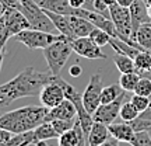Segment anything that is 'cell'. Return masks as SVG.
I'll use <instances>...</instances> for the list:
<instances>
[{"label": "cell", "mask_w": 151, "mask_h": 146, "mask_svg": "<svg viewBox=\"0 0 151 146\" xmlns=\"http://www.w3.org/2000/svg\"><path fill=\"white\" fill-rule=\"evenodd\" d=\"M55 76L49 72H38L32 66L25 68L22 72L0 86V104L1 107L10 105L18 98L24 97H35L48 83L53 81Z\"/></svg>", "instance_id": "6da1fadb"}, {"label": "cell", "mask_w": 151, "mask_h": 146, "mask_svg": "<svg viewBox=\"0 0 151 146\" xmlns=\"http://www.w3.org/2000/svg\"><path fill=\"white\" fill-rule=\"evenodd\" d=\"M49 108L45 105H27L0 115V128L13 134L34 131L38 125L46 121Z\"/></svg>", "instance_id": "7a4b0ae2"}, {"label": "cell", "mask_w": 151, "mask_h": 146, "mask_svg": "<svg viewBox=\"0 0 151 146\" xmlns=\"http://www.w3.org/2000/svg\"><path fill=\"white\" fill-rule=\"evenodd\" d=\"M43 56L46 59L49 72L53 76H60V72L65 68L66 62L69 60L73 48H71V41L69 38H63L60 41H56L48 48L42 49Z\"/></svg>", "instance_id": "3957f363"}, {"label": "cell", "mask_w": 151, "mask_h": 146, "mask_svg": "<svg viewBox=\"0 0 151 146\" xmlns=\"http://www.w3.org/2000/svg\"><path fill=\"white\" fill-rule=\"evenodd\" d=\"M109 14H111V20L113 21V25H115L116 33H118L116 38H120V39L126 41L130 45L144 51L139 44L132 39L133 25H132V16H130L129 7H123V6L115 3V4L109 6Z\"/></svg>", "instance_id": "277c9868"}, {"label": "cell", "mask_w": 151, "mask_h": 146, "mask_svg": "<svg viewBox=\"0 0 151 146\" xmlns=\"http://www.w3.org/2000/svg\"><path fill=\"white\" fill-rule=\"evenodd\" d=\"M14 38L18 42L24 44L28 49H45L56 41H60L67 37H65L63 34H52L41 31V30H35V28H28V30L18 33Z\"/></svg>", "instance_id": "5b68a950"}, {"label": "cell", "mask_w": 151, "mask_h": 146, "mask_svg": "<svg viewBox=\"0 0 151 146\" xmlns=\"http://www.w3.org/2000/svg\"><path fill=\"white\" fill-rule=\"evenodd\" d=\"M20 10L27 17V20L31 24V28L46 31V33H53L56 30L53 21L49 18L45 10L41 9L35 3V0H21V9Z\"/></svg>", "instance_id": "8992f818"}, {"label": "cell", "mask_w": 151, "mask_h": 146, "mask_svg": "<svg viewBox=\"0 0 151 146\" xmlns=\"http://www.w3.org/2000/svg\"><path fill=\"white\" fill-rule=\"evenodd\" d=\"M104 90L102 76L101 73H94L90 77L86 90L83 93V103L84 107L90 114H94L95 110L101 105V94Z\"/></svg>", "instance_id": "52a82bcc"}, {"label": "cell", "mask_w": 151, "mask_h": 146, "mask_svg": "<svg viewBox=\"0 0 151 146\" xmlns=\"http://www.w3.org/2000/svg\"><path fill=\"white\" fill-rule=\"evenodd\" d=\"M126 100H130V97L127 96V92H123L115 101H112V103L101 104V105L95 110V113L92 114L94 121L102 122V124H105V125H111L112 122H115V119L119 117L122 104H123Z\"/></svg>", "instance_id": "ba28073f"}, {"label": "cell", "mask_w": 151, "mask_h": 146, "mask_svg": "<svg viewBox=\"0 0 151 146\" xmlns=\"http://www.w3.org/2000/svg\"><path fill=\"white\" fill-rule=\"evenodd\" d=\"M71 48L73 52L87 59H106L108 56L102 52V48L97 45L90 37L76 38L71 41Z\"/></svg>", "instance_id": "9c48e42d"}, {"label": "cell", "mask_w": 151, "mask_h": 146, "mask_svg": "<svg viewBox=\"0 0 151 146\" xmlns=\"http://www.w3.org/2000/svg\"><path fill=\"white\" fill-rule=\"evenodd\" d=\"M56 77L58 76H55L53 81L48 83L39 93V100H41L42 105H45L46 108H53L56 105H59L63 100H66L65 90L58 83Z\"/></svg>", "instance_id": "30bf717a"}, {"label": "cell", "mask_w": 151, "mask_h": 146, "mask_svg": "<svg viewBox=\"0 0 151 146\" xmlns=\"http://www.w3.org/2000/svg\"><path fill=\"white\" fill-rule=\"evenodd\" d=\"M129 10H130V16H132V25H133L132 39L134 41L137 30H139L141 25L151 23V18H150V14H148V6L146 4L144 0H134L133 4L129 7Z\"/></svg>", "instance_id": "8fae6325"}, {"label": "cell", "mask_w": 151, "mask_h": 146, "mask_svg": "<svg viewBox=\"0 0 151 146\" xmlns=\"http://www.w3.org/2000/svg\"><path fill=\"white\" fill-rule=\"evenodd\" d=\"M4 17L11 37H16L18 33L31 28V24L27 20V17L24 16L22 11L18 10V9H7L4 13Z\"/></svg>", "instance_id": "7c38bea8"}, {"label": "cell", "mask_w": 151, "mask_h": 146, "mask_svg": "<svg viewBox=\"0 0 151 146\" xmlns=\"http://www.w3.org/2000/svg\"><path fill=\"white\" fill-rule=\"evenodd\" d=\"M77 118V108L69 98L63 100L59 105L53 108H49L46 114V121H53V119H74Z\"/></svg>", "instance_id": "4fadbf2b"}, {"label": "cell", "mask_w": 151, "mask_h": 146, "mask_svg": "<svg viewBox=\"0 0 151 146\" xmlns=\"http://www.w3.org/2000/svg\"><path fill=\"white\" fill-rule=\"evenodd\" d=\"M35 3L43 10L66 16H73L76 10L69 4V0H35Z\"/></svg>", "instance_id": "5bb4252c"}, {"label": "cell", "mask_w": 151, "mask_h": 146, "mask_svg": "<svg viewBox=\"0 0 151 146\" xmlns=\"http://www.w3.org/2000/svg\"><path fill=\"white\" fill-rule=\"evenodd\" d=\"M108 129L111 132V136L118 139L119 142H126V143H130L136 135V131L133 129V126L130 125V122H126V121L122 124L112 122L111 125H108Z\"/></svg>", "instance_id": "9a60e30c"}, {"label": "cell", "mask_w": 151, "mask_h": 146, "mask_svg": "<svg viewBox=\"0 0 151 146\" xmlns=\"http://www.w3.org/2000/svg\"><path fill=\"white\" fill-rule=\"evenodd\" d=\"M109 138H111V132L108 129V125L94 121L92 128L88 134V146H99L105 141H108Z\"/></svg>", "instance_id": "2e32d148"}, {"label": "cell", "mask_w": 151, "mask_h": 146, "mask_svg": "<svg viewBox=\"0 0 151 146\" xmlns=\"http://www.w3.org/2000/svg\"><path fill=\"white\" fill-rule=\"evenodd\" d=\"M45 13L49 16V18L53 21L56 30L59 31L60 34H63L65 37H67L70 41L76 39V35L73 33V30L70 27V20H69V16L66 14H58V13H52V11L45 10Z\"/></svg>", "instance_id": "e0dca14e"}, {"label": "cell", "mask_w": 151, "mask_h": 146, "mask_svg": "<svg viewBox=\"0 0 151 146\" xmlns=\"http://www.w3.org/2000/svg\"><path fill=\"white\" fill-rule=\"evenodd\" d=\"M70 20V27L74 33L76 38H81V37H90L91 31L95 28V25L90 23L88 20L78 16H69Z\"/></svg>", "instance_id": "ac0fdd59"}, {"label": "cell", "mask_w": 151, "mask_h": 146, "mask_svg": "<svg viewBox=\"0 0 151 146\" xmlns=\"http://www.w3.org/2000/svg\"><path fill=\"white\" fill-rule=\"evenodd\" d=\"M34 135H35V142L37 141H49V139H56L59 138V134L56 132L53 125L50 121H45L41 125H38L34 129ZM35 145V143H34Z\"/></svg>", "instance_id": "d6986e66"}, {"label": "cell", "mask_w": 151, "mask_h": 146, "mask_svg": "<svg viewBox=\"0 0 151 146\" xmlns=\"http://www.w3.org/2000/svg\"><path fill=\"white\" fill-rule=\"evenodd\" d=\"M109 45L113 48V51H115V52L124 54V55H127V56H130V58H133V59H134L136 56L139 55V52H141V49L136 48V46H133V45L127 44L126 41L120 39V38H116V37L111 38Z\"/></svg>", "instance_id": "ffe728a7"}, {"label": "cell", "mask_w": 151, "mask_h": 146, "mask_svg": "<svg viewBox=\"0 0 151 146\" xmlns=\"http://www.w3.org/2000/svg\"><path fill=\"white\" fill-rule=\"evenodd\" d=\"M113 63L116 65L118 70L120 73H129V72H136V65H134V59L130 58L124 54H116L113 55Z\"/></svg>", "instance_id": "44dd1931"}, {"label": "cell", "mask_w": 151, "mask_h": 146, "mask_svg": "<svg viewBox=\"0 0 151 146\" xmlns=\"http://www.w3.org/2000/svg\"><path fill=\"white\" fill-rule=\"evenodd\" d=\"M134 41L144 51H151V25L150 24H144V25H141L137 30Z\"/></svg>", "instance_id": "7402d4cb"}, {"label": "cell", "mask_w": 151, "mask_h": 146, "mask_svg": "<svg viewBox=\"0 0 151 146\" xmlns=\"http://www.w3.org/2000/svg\"><path fill=\"white\" fill-rule=\"evenodd\" d=\"M141 76L137 73V72H129V73H120V79H119V84L123 89L124 92H133L134 93V89L137 86V83L140 80Z\"/></svg>", "instance_id": "603a6c76"}, {"label": "cell", "mask_w": 151, "mask_h": 146, "mask_svg": "<svg viewBox=\"0 0 151 146\" xmlns=\"http://www.w3.org/2000/svg\"><path fill=\"white\" fill-rule=\"evenodd\" d=\"M35 143V135L34 131H27L21 134H14L13 138L7 142V146H29Z\"/></svg>", "instance_id": "cb8c5ba5"}, {"label": "cell", "mask_w": 151, "mask_h": 146, "mask_svg": "<svg viewBox=\"0 0 151 146\" xmlns=\"http://www.w3.org/2000/svg\"><path fill=\"white\" fill-rule=\"evenodd\" d=\"M123 92L124 90L120 87V84H109V86L104 87L102 94H101V104L112 103V101H115Z\"/></svg>", "instance_id": "d4e9b609"}, {"label": "cell", "mask_w": 151, "mask_h": 146, "mask_svg": "<svg viewBox=\"0 0 151 146\" xmlns=\"http://www.w3.org/2000/svg\"><path fill=\"white\" fill-rule=\"evenodd\" d=\"M134 65H136V72L139 75L148 70L151 68V52L150 51H141V52H139V55L134 58Z\"/></svg>", "instance_id": "484cf974"}, {"label": "cell", "mask_w": 151, "mask_h": 146, "mask_svg": "<svg viewBox=\"0 0 151 146\" xmlns=\"http://www.w3.org/2000/svg\"><path fill=\"white\" fill-rule=\"evenodd\" d=\"M140 115L139 113V110L136 108L133 103L130 101V100H126L123 104H122V108H120V113H119V117L126 121V122H130V121H133L136 119L137 117Z\"/></svg>", "instance_id": "4316f807"}, {"label": "cell", "mask_w": 151, "mask_h": 146, "mask_svg": "<svg viewBox=\"0 0 151 146\" xmlns=\"http://www.w3.org/2000/svg\"><path fill=\"white\" fill-rule=\"evenodd\" d=\"M90 38H91L97 45H99V46L102 48V46H105V45H109V41H111V38L112 37H111L106 31H104L102 28L95 27L91 31V34H90Z\"/></svg>", "instance_id": "83f0119b"}, {"label": "cell", "mask_w": 151, "mask_h": 146, "mask_svg": "<svg viewBox=\"0 0 151 146\" xmlns=\"http://www.w3.org/2000/svg\"><path fill=\"white\" fill-rule=\"evenodd\" d=\"M76 121H77V118H74V119H53V121H50V122L53 125V128L56 129V132H58L59 135H62V134H65L66 131L74 128Z\"/></svg>", "instance_id": "f1b7e54d"}, {"label": "cell", "mask_w": 151, "mask_h": 146, "mask_svg": "<svg viewBox=\"0 0 151 146\" xmlns=\"http://www.w3.org/2000/svg\"><path fill=\"white\" fill-rule=\"evenodd\" d=\"M132 146H151V136L147 131H139L136 132L134 138L130 142Z\"/></svg>", "instance_id": "f546056e"}, {"label": "cell", "mask_w": 151, "mask_h": 146, "mask_svg": "<svg viewBox=\"0 0 151 146\" xmlns=\"http://www.w3.org/2000/svg\"><path fill=\"white\" fill-rule=\"evenodd\" d=\"M136 94H140V96H146L150 97L151 96V79L147 77H140V80L137 83V86L134 89Z\"/></svg>", "instance_id": "4dcf8cb0"}, {"label": "cell", "mask_w": 151, "mask_h": 146, "mask_svg": "<svg viewBox=\"0 0 151 146\" xmlns=\"http://www.w3.org/2000/svg\"><path fill=\"white\" fill-rule=\"evenodd\" d=\"M130 101L133 103L136 108L139 110V113H143V111H146L147 107H148V104H150V97H146V96H140V94H133L132 97H130Z\"/></svg>", "instance_id": "1f68e13d"}, {"label": "cell", "mask_w": 151, "mask_h": 146, "mask_svg": "<svg viewBox=\"0 0 151 146\" xmlns=\"http://www.w3.org/2000/svg\"><path fill=\"white\" fill-rule=\"evenodd\" d=\"M92 9L98 13H101L102 16H105L106 18H111V14H109V6L104 1V0H94L92 1Z\"/></svg>", "instance_id": "d6a6232c"}, {"label": "cell", "mask_w": 151, "mask_h": 146, "mask_svg": "<svg viewBox=\"0 0 151 146\" xmlns=\"http://www.w3.org/2000/svg\"><path fill=\"white\" fill-rule=\"evenodd\" d=\"M69 4L73 7V9H81V7H84V9H92V4L88 1V0H69ZM94 10V9H92Z\"/></svg>", "instance_id": "836d02e7"}, {"label": "cell", "mask_w": 151, "mask_h": 146, "mask_svg": "<svg viewBox=\"0 0 151 146\" xmlns=\"http://www.w3.org/2000/svg\"><path fill=\"white\" fill-rule=\"evenodd\" d=\"M13 132L7 129H3V128H0V143H7V142L10 141L11 138H13Z\"/></svg>", "instance_id": "e575fe53"}, {"label": "cell", "mask_w": 151, "mask_h": 146, "mask_svg": "<svg viewBox=\"0 0 151 146\" xmlns=\"http://www.w3.org/2000/svg\"><path fill=\"white\" fill-rule=\"evenodd\" d=\"M69 73H70L71 77H80L81 73H83V69H81V66L78 65V63H74V65L69 69Z\"/></svg>", "instance_id": "d590c367"}, {"label": "cell", "mask_w": 151, "mask_h": 146, "mask_svg": "<svg viewBox=\"0 0 151 146\" xmlns=\"http://www.w3.org/2000/svg\"><path fill=\"white\" fill-rule=\"evenodd\" d=\"M139 118H141V119H151V100H150V104H148L147 110L146 111H143V113L139 115Z\"/></svg>", "instance_id": "8d00e7d4"}, {"label": "cell", "mask_w": 151, "mask_h": 146, "mask_svg": "<svg viewBox=\"0 0 151 146\" xmlns=\"http://www.w3.org/2000/svg\"><path fill=\"white\" fill-rule=\"evenodd\" d=\"M99 146H119V141L118 139H115L113 136H111L108 141H105L102 145H99Z\"/></svg>", "instance_id": "74e56055"}, {"label": "cell", "mask_w": 151, "mask_h": 146, "mask_svg": "<svg viewBox=\"0 0 151 146\" xmlns=\"http://www.w3.org/2000/svg\"><path fill=\"white\" fill-rule=\"evenodd\" d=\"M133 1H134V0H116V3L120 6H123V7H130V6L133 4Z\"/></svg>", "instance_id": "f35d334b"}, {"label": "cell", "mask_w": 151, "mask_h": 146, "mask_svg": "<svg viewBox=\"0 0 151 146\" xmlns=\"http://www.w3.org/2000/svg\"><path fill=\"white\" fill-rule=\"evenodd\" d=\"M4 48H6V45H0V70H1V65H3V58H4Z\"/></svg>", "instance_id": "ab89813d"}, {"label": "cell", "mask_w": 151, "mask_h": 146, "mask_svg": "<svg viewBox=\"0 0 151 146\" xmlns=\"http://www.w3.org/2000/svg\"><path fill=\"white\" fill-rule=\"evenodd\" d=\"M6 10H7V7H6V6L3 4L1 1H0V17L3 16V14H4V13H6Z\"/></svg>", "instance_id": "60d3db41"}, {"label": "cell", "mask_w": 151, "mask_h": 146, "mask_svg": "<svg viewBox=\"0 0 151 146\" xmlns=\"http://www.w3.org/2000/svg\"><path fill=\"white\" fill-rule=\"evenodd\" d=\"M35 146H49L46 143V141H37L35 142Z\"/></svg>", "instance_id": "b9f144b4"}, {"label": "cell", "mask_w": 151, "mask_h": 146, "mask_svg": "<svg viewBox=\"0 0 151 146\" xmlns=\"http://www.w3.org/2000/svg\"><path fill=\"white\" fill-rule=\"evenodd\" d=\"M104 1H105L108 6H112V4H115V3H116V0H104Z\"/></svg>", "instance_id": "7bdbcfd3"}, {"label": "cell", "mask_w": 151, "mask_h": 146, "mask_svg": "<svg viewBox=\"0 0 151 146\" xmlns=\"http://www.w3.org/2000/svg\"><path fill=\"white\" fill-rule=\"evenodd\" d=\"M144 1H146L147 6H151V0H144Z\"/></svg>", "instance_id": "ee69618b"}, {"label": "cell", "mask_w": 151, "mask_h": 146, "mask_svg": "<svg viewBox=\"0 0 151 146\" xmlns=\"http://www.w3.org/2000/svg\"><path fill=\"white\" fill-rule=\"evenodd\" d=\"M147 132H148V134H150V136H151V126H148V128H147Z\"/></svg>", "instance_id": "f6af8a7d"}, {"label": "cell", "mask_w": 151, "mask_h": 146, "mask_svg": "<svg viewBox=\"0 0 151 146\" xmlns=\"http://www.w3.org/2000/svg\"><path fill=\"white\" fill-rule=\"evenodd\" d=\"M148 14H150V18H151V6H148Z\"/></svg>", "instance_id": "bcb514c9"}, {"label": "cell", "mask_w": 151, "mask_h": 146, "mask_svg": "<svg viewBox=\"0 0 151 146\" xmlns=\"http://www.w3.org/2000/svg\"><path fill=\"white\" fill-rule=\"evenodd\" d=\"M0 146H7V145L6 143H0Z\"/></svg>", "instance_id": "7dc6e473"}, {"label": "cell", "mask_w": 151, "mask_h": 146, "mask_svg": "<svg viewBox=\"0 0 151 146\" xmlns=\"http://www.w3.org/2000/svg\"><path fill=\"white\" fill-rule=\"evenodd\" d=\"M0 1H1V3H3V0H0Z\"/></svg>", "instance_id": "c3c4849f"}, {"label": "cell", "mask_w": 151, "mask_h": 146, "mask_svg": "<svg viewBox=\"0 0 151 146\" xmlns=\"http://www.w3.org/2000/svg\"><path fill=\"white\" fill-rule=\"evenodd\" d=\"M0 108H1V104H0Z\"/></svg>", "instance_id": "681fc988"}, {"label": "cell", "mask_w": 151, "mask_h": 146, "mask_svg": "<svg viewBox=\"0 0 151 146\" xmlns=\"http://www.w3.org/2000/svg\"><path fill=\"white\" fill-rule=\"evenodd\" d=\"M148 24H150V25H151V23H148Z\"/></svg>", "instance_id": "f907efd6"}]
</instances>
